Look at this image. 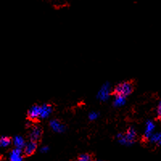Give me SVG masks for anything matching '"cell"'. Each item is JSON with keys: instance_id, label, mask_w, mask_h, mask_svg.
Instances as JSON below:
<instances>
[{"instance_id": "cell-1", "label": "cell", "mask_w": 161, "mask_h": 161, "mask_svg": "<svg viewBox=\"0 0 161 161\" xmlns=\"http://www.w3.org/2000/svg\"><path fill=\"white\" fill-rule=\"evenodd\" d=\"M136 130L133 127H130L126 130V134H118L117 138L119 143L126 146L132 144L136 139Z\"/></svg>"}, {"instance_id": "cell-2", "label": "cell", "mask_w": 161, "mask_h": 161, "mask_svg": "<svg viewBox=\"0 0 161 161\" xmlns=\"http://www.w3.org/2000/svg\"><path fill=\"white\" fill-rule=\"evenodd\" d=\"M133 89V84L131 81H123L116 86L114 93V95H120L126 97L132 93Z\"/></svg>"}, {"instance_id": "cell-3", "label": "cell", "mask_w": 161, "mask_h": 161, "mask_svg": "<svg viewBox=\"0 0 161 161\" xmlns=\"http://www.w3.org/2000/svg\"><path fill=\"white\" fill-rule=\"evenodd\" d=\"M110 95V86L109 83H105L102 87H101L100 90L97 93V98L99 100L106 101L109 98Z\"/></svg>"}, {"instance_id": "cell-4", "label": "cell", "mask_w": 161, "mask_h": 161, "mask_svg": "<svg viewBox=\"0 0 161 161\" xmlns=\"http://www.w3.org/2000/svg\"><path fill=\"white\" fill-rule=\"evenodd\" d=\"M28 117L31 121H36L40 119V106L35 105L31 106L28 112Z\"/></svg>"}, {"instance_id": "cell-5", "label": "cell", "mask_w": 161, "mask_h": 161, "mask_svg": "<svg viewBox=\"0 0 161 161\" xmlns=\"http://www.w3.org/2000/svg\"><path fill=\"white\" fill-rule=\"evenodd\" d=\"M37 148V143L36 141L30 140L26 143L24 147V153L26 156H31Z\"/></svg>"}, {"instance_id": "cell-6", "label": "cell", "mask_w": 161, "mask_h": 161, "mask_svg": "<svg viewBox=\"0 0 161 161\" xmlns=\"http://www.w3.org/2000/svg\"><path fill=\"white\" fill-rule=\"evenodd\" d=\"M155 130V124L152 121L148 120L146 123V128H145L144 135H143V139L147 140L151 138V136L153 135V132Z\"/></svg>"}, {"instance_id": "cell-7", "label": "cell", "mask_w": 161, "mask_h": 161, "mask_svg": "<svg viewBox=\"0 0 161 161\" xmlns=\"http://www.w3.org/2000/svg\"><path fill=\"white\" fill-rule=\"evenodd\" d=\"M49 126L52 128V130H54L55 132H57V133H61L65 129L64 125L60 123V121L57 120V119H53V120L50 121Z\"/></svg>"}, {"instance_id": "cell-8", "label": "cell", "mask_w": 161, "mask_h": 161, "mask_svg": "<svg viewBox=\"0 0 161 161\" xmlns=\"http://www.w3.org/2000/svg\"><path fill=\"white\" fill-rule=\"evenodd\" d=\"M41 136H42V129L40 128L39 126H33L32 129L31 130V132H30L31 140L37 142L41 138Z\"/></svg>"}, {"instance_id": "cell-9", "label": "cell", "mask_w": 161, "mask_h": 161, "mask_svg": "<svg viewBox=\"0 0 161 161\" xmlns=\"http://www.w3.org/2000/svg\"><path fill=\"white\" fill-rule=\"evenodd\" d=\"M23 151L21 148H15L13 149L10 155V161H23L22 157Z\"/></svg>"}, {"instance_id": "cell-10", "label": "cell", "mask_w": 161, "mask_h": 161, "mask_svg": "<svg viewBox=\"0 0 161 161\" xmlns=\"http://www.w3.org/2000/svg\"><path fill=\"white\" fill-rule=\"evenodd\" d=\"M53 112V107L48 104H44L40 106V119H46Z\"/></svg>"}, {"instance_id": "cell-11", "label": "cell", "mask_w": 161, "mask_h": 161, "mask_svg": "<svg viewBox=\"0 0 161 161\" xmlns=\"http://www.w3.org/2000/svg\"><path fill=\"white\" fill-rule=\"evenodd\" d=\"M13 143L15 145V147H18V148H24V145H25V140H24V138L22 136H17L14 138L13 139Z\"/></svg>"}, {"instance_id": "cell-12", "label": "cell", "mask_w": 161, "mask_h": 161, "mask_svg": "<svg viewBox=\"0 0 161 161\" xmlns=\"http://www.w3.org/2000/svg\"><path fill=\"white\" fill-rule=\"evenodd\" d=\"M126 103V97L120 95H115L114 100V106L116 107L123 106Z\"/></svg>"}, {"instance_id": "cell-13", "label": "cell", "mask_w": 161, "mask_h": 161, "mask_svg": "<svg viewBox=\"0 0 161 161\" xmlns=\"http://www.w3.org/2000/svg\"><path fill=\"white\" fill-rule=\"evenodd\" d=\"M11 143V140L9 137H7V136L0 137V147H7L9 146Z\"/></svg>"}, {"instance_id": "cell-14", "label": "cell", "mask_w": 161, "mask_h": 161, "mask_svg": "<svg viewBox=\"0 0 161 161\" xmlns=\"http://www.w3.org/2000/svg\"><path fill=\"white\" fill-rule=\"evenodd\" d=\"M161 139V133H153L149 140L153 143H159Z\"/></svg>"}, {"instance_id": "cell-15", "label": "cell", "mask_w": 161, "mask_h": 161, "mask_svg": "<svg viewBox=\"0 0 161 161\" xmlns=\"http://www.w3.org/2000/svg\"><path fill=\"white\" fill-rule=\"evenodd\" d=\"M77 161H93V159L89 154H82V155L79 156Z\"/></svg>"}, {"instance_id": "cell-16", "label": "cell", "mask_w": 161, "mask_h": 161, "mask_svg": "<svg viewBox=\"0 0 161 161\" xmlns=\"http://www.w3.org/2000/svg\"><path fill=\"white\" fill-rule=\"evenodd\" d=\"M97 118H98V113H97V112H91L89 114V119L91 121L96 120Z\"/></svg>"}, {"instance_id": "cell-17", "label": "cell", "mask_w": 161, "mask_h": 161, "mask_svg": "<svg viewBox=\"0 0 161 161\" xmlns=\"http://www.w3.org/2000/svg\"><path fill=\"white\" fill-rule=\"evenodd\" d=\"M157 114H158V117H159V119H161V101H160V102H159V106H158Z\"/></svg>"}, {"instance_id": "cell-18", "label": "cell", "mask_w": 161, "mask_h": 161, "mask_svg": "<svg viewBox=\"0 0 161 161\" xmlns=\"http://www.w3.org/2000/svg\"><path fill=\"white\" fill-rule=\"evenodd\" d=\"M40 152H43V153H45V152H48V147H46V146L42 147L41 149H40Z\"/></svg>"}, {"instance_id": "cell-19", "label": "cell", "mask_w": 161, "mask_h": 161, "mask_svg": "<svg viewBox=\"0 0 161 161\" xmlns=\"http://www.w3.org/2000/svg\"><path fill=\"white\" fill-rule=\"evenodd\" d=\"M159 144L161 145V139H160V141H159Z\"/></svg>"}, {"instance_id": "cell-20", "label": "cell", "mask_w": 161, "mask_h": 161, "mask_svg": "<svg viewBox=\"0 0 161 161\" xmlns=\"http://www.w3.org/2000/svg\"><path fill=\"white\" fill-rule=\"evenodd\" d=\"M97 161H103V160H97Z\"/></svg>"}]
</instances>
